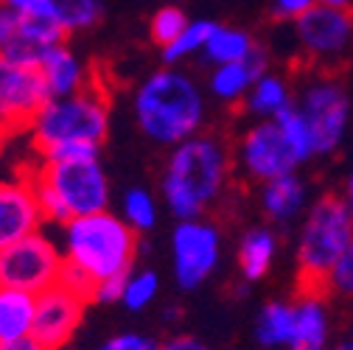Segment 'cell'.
<instances>
[{
    "label": "cell",
    "instance_id": "8",
    "mask_svg": "<svg viewBox=\"0 0 353 350\" xmlns=\"http://www.w3.org/2000/svg\"><path fill=\"white\" fill-rule=\"evenodd\" d=\"M62 264V247L46 230H37L0 249V286L39 294L59 283Z\"/></svg>",
    "mask_w": 353,
    "mask_h": 350
},
{
    "label": "cell",
    "instance_id": "35",
    "mask_svg": "<svg viewBox=\"0 0 353 350\" xmlns=\"http://www.w3.org/2000/svg\"><path fill=\"white\" fill-rule=\"evenodd\" d=\"M123 283H126V275L107 278V280L96 283V289H93V302H121Z\"/></svg>",
    "mask_w": 353,
    "mask_h": 350
},
{
    "label": "cell",
    "instance_id": "20",
    "mask_svg": "<svg viewBox=\"0 0 353 350\" xmlns=\"http://www.w3.org/2000/svg\"><path fill=\"white\" fill-rule=\"evenodd\" d=\"M37 294L0 286V347H9L34 331Z\"/></svg>",
    "mask_w": 353,
    "mask_h": 350
},
{
    "label": "cell",
    "instance_id": "37",
    "mask_svg": "<svg viewBox=\"0 0 353 350\" xmlns=\"http://www.w3.org/2000/svg\"><path fill=\"white\" fill-rule=\"evenodd\" d=\"M0 3H6L9 9H14V12L26 14V17H51L46 0H0Z\"/></svg>",
    "mask_w": 353,
    "mask_h": 350
},
{
    "label": "cell",
    "instance_id": "22",
    "mask_svg": "<svg viewBox=\"0 0 353 350\" xmlns=\"http://www.w3.org/2000/svg\"><path fill=\"white\" fill-rule=\"evenodd\" d=\"M294 336V302L272 300L255 317V342L267 350H289Z\"/></svg>",
    "mask_w": 353,
    "mask_h": 350
},
{
    "label": "cell",
    "instance_id": "6",
    "mask_svg": "<svg viewBox=\"0 0 353 350\" xmlns=\"http://www.w3.org/2000/svg\"><path fill=\"white\" fill-rule=\"evenodd\" d=\"M110 132V99L104 87L90 81L84 90L62 99H48L34 115L28 135L39 152L57 143H96L101 146Z\"/></svg>",
    "mask_w": 353,
    "mask_h": 350
},
{
    "label": "cell",
    "instance_id": "9",
    "mask_svg": "<svg viewBox=\"0 0 353 350\" xmlns=\"http://www.w3.org/2000/svg\"><path fill=\"white\" fill-rule=\"evenodd\" d=\"M222 258V233L208 218H188L171 233V264L174 280L183 291L199 289L219 267Z\"/></svg>",
    "mask_w": 353,
    "mask_h": 350
},
{
    "label": "cell",
    "instance_id": "39",
    "mask_svg": "<svg viewBox=\"0 0 353 350\" xmlns=\"http://www.w3.org/2000/svg\"><path fill=\"white\" fill-rule=\"evenodd\" d=\"M320 6H331V9H347L353 12V0H317Z\"/></svg>",
    "mask_w": 353,
    "mask_h": 350
},
{
    "label": "cell",
    "instance_id": "30",
    "mask_svg": "<svg viewBox=\"0 0 353 350\" xmlns=\"http://www.w3.org/2000/svg\"><path fill=\"white\" fill-rule=\"evenodd\" d=\"M188 23H191V20H188V14H185L180 6H174V3L160 6V9L152 14V20H149V37H152L154 45L165 48V45H171V42L183 34V28H185Z\"/></svg>",
    "mask_w": 353,
    "mask_h": 350
},
{
    "label": "cell",
    "instance_id": "33",
    "mask_svg": "<svg viewBox=\"0 0 353 350\" xmlns=\"http://www.w3.org/2000/svg\"><path fill=\"white\" fill-rule=\"evenodd\" d=\"M101 146L96 143H57L46 152H39V160L42 163H57V160H90V157H99Z\"/></svg>",
    "mask_w": 353,
    "mask_h": 350
},
{
    "label": "cell",
    "instance_id": "14",
    "mask_svg": "<svg viewBox=\"0 0 353 350\" xmlns=\"http://www.w3.org/2000/svg\"><path fill=\"white\" fill-rule=\"evenodd\" d=\"M87 300L76 291L65 289L62 283L37 294V311H34V331L31 336L46 344L48 350H62L79 331L84 320Z\"/></svg>",
    "mask_w": 353,
    "mask_h": 350
},
{
    "label": "cell",
    "instance_id": "23",
    "mask_svg": "<svg viewBox=\"0 0 353 350\" xmlns=\"http://www.w3.org/2000/svg\"><path fill=\"white\" fill-rule=\"evenodd\" d=\"M255 45H258V42L252 39L250 31L216 23V28L208 37V45L202 48V54H205V59L210 65L219 68V65H230V62H244L252 54Z\"/></svg>",
    "mask_w": 353,
    "mask_h": 350
},
{
    "label": "cell",
    "instance_id": "3",
    "mask_svg": "<svg viewBox=\"0 0 353 350\" xmlns=\"http://www.w3.org/2000/svg\"><path fill=\"white\" fill-rule=\"evenodd\" d=\"M62 255L93 283L129 275L138 258V233L118 213L99 210L62 225Z\"/></svg>",
    "mask_w": 353,
    "mask_h": 350
},
{
    "label": "cell",
    "instance_id": "26",
    "mask_svg": "<svg viewBox=\"0 0 353 350\" xmlns=\"http://www.w3.org/2000/svg\"><path fill=\"white\" fill-rule=\"evenodd\" d=\"M213 28H216V20H191L183 28V34L171 42V45L160 48L163 51V62L168 68H174V65L191 59L194 54H199L208 45V37L213 34Z\"/></svg>",
    "mask_w": 353,
    "mask_h": 350
},
{
    "label": "cell",
    "instance_id": "1",
    "mask_svg": "<svg viewBox=\"0 0 353 350\" xmlns=\"http://www.w3.org/2000/svg\"><path fill=\"white\" fill-rule=\"evenodd\" d=\"M230 180V152L213 135H194L171 146L160 194L176 222L202 218Z\"/></svg>",
    "mask_w": 353,
    "mask_h": 350
},
{
    "label": "cell",
    "instance_id": "29",
    "mask_svg": "<svg viewBox=\"0 0 353 350\" xmlns=\"http://www.w3.org/2000/svg\"><path fill=\"white\" fill-rule=\"evenodd\" d=\"M157 294H160V275L154 269H138L126 275L121 305L129 311H143L157 300Z\"/></svg>",
    "mask_w": 353,
    "mask_h": 350
},
{
    "label": "cell",
    "instance_id": "28",
    "mask_svg": "<svg viewBox=\"0 0 353 350\" xmlns=\"http://www.w3.org/2000/svg\"><path fill=\"white\" fill-rule=\"evenodd\" d=\"M157 199L146 188H129L121 199V218L135 230V233H149L157 227Z\"/></svg>",
    "mask_w": 353,
    "mask_h": 350
},
{
    "label": "cell",
    "instance_id": "24",
    "mask_svg": "<svg viewBox=\"0 0 353 350\" xmlns=\"http://www.w3.org/2000/svg\"><path fill=\"white\" fill-rule=\"evenodd\" d=\"M247 104V112L255 115L258 121H270L275 118L283 107L292 104V87L286 79L275 76V73H263L255 84H252V90L247 93L244 99Z\"/></svg>",
    "mask_w": 353,
    "mask_h": 350
},
{
    "label": "cell",
    "instance_id": "31",
    "mask_svg": "<svg viewBox=\"0 0 353 350\" xmlns=\"http://www.w3.org/2000/svg\"><path fill=\"white\" fill-rule=\"evenodd\" d=\"M96 350H160V342L141 331H121V333L104 339Z\"/></svg>",
    "mask_w": 353,
    "mask_h": 350
},
{
    "label": "cell",
    "instance_id": "25",
    "mask_svg": "<svg viewBox=\"0 0 353 350\" xmlns=\"http://www.w3.org/2000/svg\"><path fill=\"white\" fill-rule=\"evenodd\" d=\"M46 3H48V14L65 28L68 37L99 25L104 14L101 0H46Z\"/></svg>",
    "mask_w": 353,
    "mask_h": 350
},
{
    "label": "cell",
    "instance_id": "40",
    "mask_svg": "<svg viewBox=\"0 0 353 350\" xmlns=\"http://www.w3.org/2000/svg\"><path fill=\"white\" fill-rule=\"evenodd\" d=\"M345 199H347V205H350V210H353V168H350V174H347V180H345V194H342Z\"/></svg>",
    "mask_w": 353,
    "mask_h": 350
},
{
    "label": "cell",
    "instance_id": "5",
    "mask_svg": "<svg viewBox=\"0 0 353 350\" xmlns=\"http://www.w3.org/2000/svg\"><path fill=\"white\" fill-rule=\"evenodd\" d=\"M39 210L51 225H65L76 216L107 210L110 180L99 157L90 160H57L28 171Z\"/></svg>",
    "mask_w": 353,
    "mask_h": 350
},
{
    "label": "cell",
    "instance_id": "13",
    "mask_svg": "<svg viewBox=\"0 0 353 350\" xmlns=\"http://www.w3.org/2000/svg\"><path fill=\"white\" fill-rule=\"evenodd\" d=\"M48 99L51 96L39 76V68L0 59V121L14 135L31 126L34 115Z\"/></svg>",
    "mask_w": 353,
    "mask_h": 350
},
{
    "label": "cell",
    "instance_id": "10",
    "mask_svg": "<svg viewBox=\"0 0 353 350\" xmlns=\"http://www.w3.org/2000/svg\"><path fill=\"white\" fill-rule=\"evenodd\" d=\"M294 37L308 62L331 70L353 48V12L314 3L294 23Z\"/></svg>",
    "mask_w": 353,
    "mask_h": 350
},
{
    "label": "cell",
    "instance_id": "36",
    "mask_svg": "<svg viewBox=\"0 0 353 350\" xmlns=\"http://www.w3.org/2000/svg\"><path fill=\"white\" fill-rule=\"evenodd\" d=\"M160 350H213L208 342H202L199 336H191V333H176L165 342H160Z\"/></svg>",
    "mask_w": 353,
    "mask_h": 350
},
{
    "label": "cell",
    "instance_id": "32",
    "mask_svg": "<svg viewBox=\"0 0 353 350\" xmlns=\"http://www.w3.org/2000/svg\"><path fill=\"white\" fill-rule=\"evenodd\" d=\"M328 291L353 300V241H350V247L345 249V255L336 260L334 272L328 275Z\"/></svg>",
    "mask_w": 353,
    "mask_h": 350
},
{
    "label": "cell",
    "instance_id": "12",
    "mask_svg": "<svg viewBox=\"0 0 353 350\" xmlns=\"http://www.w3.org/2000/svg\"><path fill=\"white\" fill-rule=\"evenodd\" d=\"M241 168L250 180L267 183L275 180L281 174L297 171V157L292 152V146L286 143L281 126L270 118V121H255L247 132L241 135L239 152H236Z\"/></svg>",
    "mask_w": 353,
    "mask_h": 350
},
{
    "label": "cell",
    "instance_id": "4",
    "mask_svg": "<svg viewBox=\"0 0 353 350\" xmlns=\"http://www.w3.org/2000/svg\"><path fill=\"white\" fill-rule=\"evenodd\" d=\"M353 241V210L342 194H323L308 207L297 236V289L323 294L328 275Z\"/></svg>",
    "mask_w": 353,
    "mask_h": 350
},
{
    "label": "cell",
    "instance_id": "27",
    "mask_svg": "<svg viewBox=\"0 0 353 350\" xmlns=\"http://www.w3.org/2000/svg\"><path fill=\"white\" fill-rule=\"evenodd\" d=\"M272 121L281 126V132H283L286 143L292 146V152H294V157H297V163H300V165L314 157L312 132H308V123H305V118H303V112L297 110V104H294V101H292L289 107H283Z\"/></svg>",
    "mask_w": 353,
    "mask_h": 350
},
{
    "label": "cell",
    "instance_id": "34",
    "mask_svg": "<svg viewBox=\"0 0 353 350\" xmlns=\"http://www.w3.org/2000/svg\"><path fill=\"white\" fill-rule=\"evenodd\" d=\"M317 0H272V17L281 23H294L300 14H305Z\"/></svg>",
    "mask_w": 353,
    "mask_h": 350
},
{
    "label": "cell",
    "instance_id": "38",
    "mask_svg": "<svg viewBox=\"0 0 353 350\" xmlns=\"http://www.w3.org/2000/svg\"><path fill=\"white\" fill-rule=\"evenodd\" d=\"M0 350H48V347L39 344L34 336H26V339H20V342H14V344H9V347H0Z\"/></svg>",
    "mask_w": 353,
    "mask_h": 350
},
{
    "label": "cell",
    "instance_id": "16",
    "mask_svg": "<svg viewBox=\"0 0 353 350\" xmlns=\"http://www.w3.org/2000/svg\"><path fill=\"white\" fill-rule=\"evenodd\" d=\"M270 73V51L263 45H255L252 54L244 62H230V65H219L210 73L208 90L213 93V99L225 101V104H239L247 99V93L252 90V84Z\"/></svg>",
    "mask_w": 353,
    "mask_h": 350
},
{
    "label": "cell",
    "instance_id": "11",
    "mask_svg": "<svg viewBox=\"0 0 353 350\" xmlns=\"http://www.w3.org/2000/svg\"><path fill=\"white\" fill-rule=\"evenodd\" d=\"M68 39L65 28L51 17H26L0 3V59L37 68L42 54Z\"/></svg>",
    "mask_w": 353,
    "mask_h": 350
},
{
    "label": "cell",
    "instance_id": "17",
    "mask_svg": "<svg viewBox=\"0 0 353 350\" xmlns=\"http://www.w3.org/2000/svg\"><path fill=\"white\" fill-rule=\"evenodd\" d=\"M37 68H39V76H42V81H46V90H48L51 99L73 96L93 81L90 70L84 68V62L65 45V42L42 54Z\"/></svg>",
    "mask_w": 353,
    "mask_h": 350
},
{
    "label": "cell",
    "instance_id": "18",
    "mask_svg": "<svg viewBox=\"0 0 353 350\" xmlns=\"http://www.w3.org/2000/svg\"><path fill=\"white\" fill-rule=\"evenodd\" d=\"M331 317L323 294L303 291L294 302V336L289 350H331Z\"/></svg>",
    "mask_w": 353,
    "mask_h": 350
},
{
    "label": "cell",
    "instance_id": "21",
    "mask_svg": "<svg viewBox=\"0 0 353 350\" xmlns=\"http://www.w3.org/2000/svg\"><path fill=\"white\" fill-rule=\"evenodd\" d=\"M278 236L270 227H252L239 241V272L247 283H258L270 275L275 258H278Z\"/></svg>",
    "mask_w": 353,
    "mask_h": 350
},
{
    "label": "cell",
    "instance_id": "15",
    "mask_svg": "<svg viewBox=\"0 0 353 350\" xmlns=\"http://www.w3.org/2000/svg\"><path fill=\"white\" fill-rule=\"evenodd\" d=\"M46 216L39 210L31 177L0 180V249L42 230Z\"/></svg>",
    "mask_w": 353,
    "mask_h": 350
},
{
    "label": "cell",
    "instance_id": "41",
    "mask_svg": "<svg viewBox=\"0 0 353 350\" xmlns=\"http://www.w3.org/2000/svg\"><path fill=\"white\" fill-rule=\"evenodd\" d=\"M9 135H14V132H12V129H9V126H6L3 121H0V146L6 143V138H9Z\"/></svg>",
    "mask_w": 353,
    "mask_h": 350
},
{
    "label": "cell",
    "instance_id": "19",
    "mask_svg": "<svg viewBox=\"0 0 353 350\" xmlns=\"http://www.w3.org/2000/svg\"><path fill=\"white\" fill-rule=\"evenodd\" d=\"M305 205H308V188L297 177V171L261 183V210L272 222H292L305 210Z\"/></svg>",
    "mask_w": 353,
    "mask_h": 350
},
{
    "label": "cell",
    "instance_id": "2",
    "mask_svg": "<svg viewBox=\"0 0 353 350\" xmlns=\"http://www.w3.org/2000/svg\"><path fill=\"white\" fill-rule=\"evenodd\" d=\"M135 121L152 143L171 149L199 135L205 123V96L185 70H154L135 90Z\"/></svg>",
    "mask_w": 353,
    "mask_h": 350
},
{
    "label": "cell",
    "instance_id": "42",
    "mask_svg": "<svg viewBox=\"0 0 353 350\" xmlns=\"http://www.w3.org/2000/svg\"><path fill=\"white\" fill-rule=\"evenodd\" d=\"M331 350H353V339H342V342H336Z\"/></svg>",
    "mask_w": 353,
    "mask_h": 350
},
{
    "label": "cell",
    "instance_id": "7",
    "mask_svg": "<svg viewBox=\"0 0 353 350\" xmlns=\"http://www.w3.org/2000/svg\"><path fill=\"white\" fill-rule=\"evenodd\" d=\"M297 110L303 112L308 132H312L314 157L334 154L342 146L350 123V96L345 84L331 70H317L303 84Z\"/></svg>",
    "mask_w": 353,
    "mask_h": 350
}]
</instances>
